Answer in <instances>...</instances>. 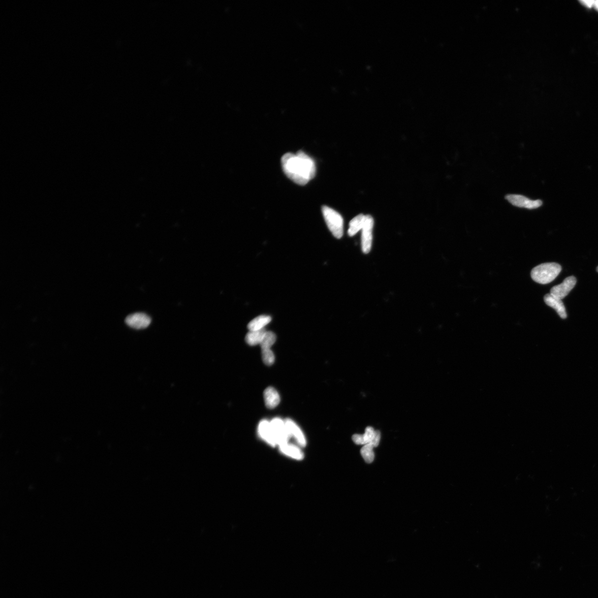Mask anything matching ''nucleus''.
Here are the masks:
<instances>
[{
	"instance_id": "1",
	"label": "nucleus",
	"mask_w": 598,
	"mask_h": 598,
	"mask_svg": "<svg viewBox=\"0 0 598 598\" xmlns=\"http://www.w3.org/2000/svg\"><path fill=\"white\" fill-rule=\"evenodd\" d=\"M281 163L286 176L298 184L303 186L316 176L315 162L303 151L286 153L281 158Z\"/></svg>"
},
{
	"instance_id": "2",
	"label": "nucleus",
	"mask_w": 598,
	"mask_h": 598,
	"mask_svg": "<svg viewBox=\"0 0 598 598\" xmlns=\"http://www.w3.org/2000/svg\"><path fill=\"white\" fill-rule=\"evenodd\" d=\"M562 267L556 263H546L539 265L531 271L533 280L541 285L552 282L558 276Z\"/></svg>"
},
{
	"instance_id": "3",
	"label": "nucleus",
	"mask_w": 598,
	"mask_h": 598,
	"mask_svg": "<svg viewBox=\"0 0 598 598\" xmlns=\"http://www.w3.org/2000/svg\"><path fill=\"white\" fill-rule=\"evenodd\" d=\"M322 212L332 235L337 239L341 238L343 234V220L341 214L326 206L322 207Z\"/></svg>"
},
{
	"instance_id": "4",
	"label": "nucleus",
	"mask_w": 598,
	"mask_h": 598,
	"mask_svg": "<svg viewBox=\"0 0 598 598\" xmlns=\"http://www.w3.org/2000/svg\"><path fill=\"white\" fill-rule=\"evenodd\" d=\"M373 225V217L369 215H365L361 236V247L362 251L365 254H369L371 249Z\"/></svg>"
},
{
	"instance_id": "5",
	"label": "nucleus",
	"mask_w": 598,
	"mask_h": 598,
	"mask_svg": "<svg viewBox=\"0 0 598 598\" xmlns=\"http://www.w3.org/2000/svg\"><path fill=\"white\" fill-rule=\"evenodd\" d=\"M270 423L277 442V447L283 444L289 442L292 438L287 430L285 421L276 418Z\"/></svg>"
},
{
	"instance_id": "6",
	"label": "nucleus",
	"mask_w": 598,
	"mask_h": 598,
	"mask_svg": "<svg viewBox=\"0 0 598 598\" xmlns=\"http://www.w3.org/2000/svg\"><path fill=\"white\" fill-rule=\"evenodd\" d=\"M577 279L575 276H571L566 277L563 282L553 287L550 294L553 297L560 300H562L572 291L576 285Z\"/></svg>"
},
{
	"instance_id": "7",
	"label": "nucleus",
	"mask_w": 598,
	"mask_h": 598,
	"mask_svg": "<svg viewBox=\"0 0 598 598\" xmlns=\"http://www.w3.org/2000/svg\"><path fill=\"white\" fill-rule=\"evenodd\" d=\"M506 199L512 205L520 208L527 209H536L542 205V201L540 200H532L522 195H509L506 196Z\"/></svg>"
},
{
	"instance_id": "8",
	"label": "nucleus",
	"mask_w": 598,
	"mask_h": 598,
	"mask_svg": "<svg viewBox=\"0 0 598 598\" xmlns=\"http://www.w3.org/2000/svg\"><path fill=\"white\" fill-rule=\"evenodd\" d=\"M280 452L286 457L295 461H302L305 458V454L297 444L290 442L283 444L278 447Z\"/></svg>"
},
{
	"instance_id": "9",
	"label": "nucleus",
	"mask_w": 598,
	"mask_h": 598,
	"mask_svg": "<svg viewBox=\"0 0 598 598\" xmlns=\"http://www.w3.org/2000/svg\"><path fill=\"white\" fill-rule=\"evenodd\" d=\"M258 434L260 438L270 447H277V442L270 423L267 420L262 421L258 425Z\"/></svg>"
},
{
	"instance_id": "10",
	"label": "nucleus",
	"mask_w": 598,
	"mask_h": 598,
	"mask_svg": "<svg viewBox=\"0 0 598 598\" xmlns=\"http://www.w3.org/2000/svg\"><path fill=\"white\" fill-rule=\"evenodd\" d=\"M151 322V319L149 316L141 312L131 314L125 319V323L129 327L137 330L147 328Z\"/></svg>"
},
{
	"instance_id": "11",
	"label": "nucleus",
	"mask_w": 598,
	"mask_h": 598,
	"mask_svg": "<svg viewBox=\"0 0 598 598\" xmlns=\"http://www.w3.org/2000/svg\"><path fill=\"white\" fill-rule=\"evenodd\" d=\"M285 423L291 438L293 437L295 440L296 444L301 448H305L306 446L307 442L303 431L291 419H287Z\"/></svg>"
},
{
	"instance_id": "12",
	"label": "nucleus",
	"mask_w": 598,
	"mask_h": 598,
	"mask_svg": "<svg viewBox=\"0 0 598 598\" xmlns=\"http://www.w3.org/2000/svg\"><path fill=\"white\" fill-rule=\"evenodd\" d=\"M545 303L556 311L558 316L562 319H565L567 317L565 307L562 300L553 297L550 293L544 297Z\"/></svg>"
},
{
	"instance_id": "13",
	"label": "nucleus",
	"mask_w": 598,
	"mask_h": 598,
	"mask_svg": "<svg viewBox=\"0 0 598 598\" xmlns=\"http://www.w3.org/2000/svg\"><path fill=\"white\" fill-rule=\"evenodd\" d=\"M264 399L265 404L267 407L269 409H273L276 407L280 402V397L278 392L276 391L275 388L269 387L265 390L264 392Z\"/></svg>"
},
{
	"instance_id": "14",
	"label": "nucleus",
	"mask_w": 598,
	"mask_h": 598,
	"mask_svg": "<svg viewBox=\"0 0 598 598\" xmlns=\"http://www.w3.org/2000/svg\"><path fill=\"white\" fill-rule=\"evenodd\" d=\"M375 433V430L372 427H368L365 430L364 434H354L353 436L352 439L356 445H366L367 444L372 442L374 438Z\"/></svg>"
},
{
	"instance_id": "15",
	"label": "nucleus",
	"mask_w": 598,
	"mask_h": 598,
	"mask_svg": "<svg viewBox=\"0 0 598 598\" xmlns=\"http://www.w3.org/2000/svg\"><path fill=\"white\" fill-rule=\"evenodd\" d=\"M271 321H272V318L270 317L261 316L251 320L248 324V328L249 331L261 330L264 329V327L267 325Z\"/></svg>"
},
{
	"instance_id": "16",
	"label": "nucleus",
	"mask_w": 598,
	"mask_h": 598,
	"mask_svg": "<svg viewBox=\"0 0 598 598\" xmlns=\"http://www.w3.org/2000/svg\"><path fill=\"white\" fill-rule=\"evenodd\" d=\"M365 217V215L360 214L350 221L348 230L349 236L353 237L360 230H362L363 223H364Z\"/></svg>"
},
{
	"instance_id": "17",
	"label": "nucleus",
	"mask_w": 598,
	"mask_h": 598,
	"mask_svg": "<svg viewBox=\"0 0 598 598\" xmlns=\"http://www.w3.org/2000/svg\"><path fill=\"white\" fill-rule=\"evenodd\" d=\"M267 331L264 329L258 331H249L245 336V341L250 346L260 344Z\"/></svg>"
},
{
	"instance_id": "18",
	"label": "nucleus",
	"mask_w": 598,
	"mask_h": 598,
	"mask_svg": "<svg viewBox=\"0 0 598 598\" xmlns=\"http://www.w3.org/2000/svg\"><path fill=\"white\" fill-rule=\"evenodd\" d=\"M374 448L371 444L368 443L363 446L361 450L362 457L368 464L372 463L374 459Z\"/></svg>"
},
{
	"instance_id": "19",
	"label": "nucleus",
	"mask_w": 598,
	"mask_h": 598,
	"mask_svg": "<svg viewBox=\"0 0 598 598\" xmlns=\"http://www.w3.org/2000/svg\"><path fill=\"white\" fill-rule=\"evenodd\" d=\"M276 340V337L274 333L271 331H267L266 335H265L263 341L260 344L262 350L270 349L271 347L275 343Z\"/></svg>"
},
{
	"instance_id": "20",
	"label": "nucleus",
	"mask_w": 598,
	"mask_h": 598,
	"mask_svg": "<svg viewBox=\"0 0 598 598\" xmlns=\"http://www.w3.org/2000/svg\"><path fill=\"white\" fill-rule=\"evenodd\" d=\"M262 356L265 364L267 366L273 364L275 361V356L272 350L270 349L262 350Z\"/></svg>"
},
{
	"instance_id": "21",
	"label": "nucleus",
	"mask_w": 598,
	"mask_h": 598,
	"mask_svg": "<svg viewBox=\"0 0 598 598\" xmlns=\"http://www.w3.org/2000/svg\"><path fill=\"white\" fill-rule=\"evenodd\" d=\"M380 439H381V433L380 432V431L375 430V433L374 438L373 439L372 442L371 443H370V444H371V445L374 448L377 447L379 445Z\"/></svg>"
},
{
	"instance_id": "22",
	"label": "nucleus",
	"mask_w": 598,
	"mask_h": 598,
	"mask_svg": "<svg viewBox=\"0 0 598 598\" xmlns=\"http://www.w3.org/2000/svg\"><path fill=\"white\" fill-rule=\"evenodd\" d=\"M581 3L583 5H584V6H587V7L590 8L592 7L593 6H594L595 2H594V1H581Z\"/></svg>"
},
{
	"instance_id": "23",
	"label": "nucleus",
	"mask_w": 598,
	"mask_h": 598,
	"mask_svg": "<svg viewBox=\"0 0 598 598\" xmlns=\"http://www.w3.org/2000/svg\"><path fill=\"white\" fill-rule=\"evenodd\" d=\"M594 6L595 8L598 10V1L595 2Z\"/></svg>"
},
{
	"instance_id": "24",
	"label": "nucleus",
	"mask_w": 598,
	"mask_h": 598,
	"mask_svg": "<svg viewBox=\"0 0 598 598\" xmlns=\"http://www.w3.org/2000/svg\"><path fill=\"white\" fill-rule=\"evenodd\" d=\"M596 271H597V272H598V267L596 268Z\"/></svg>"
}]
</instances>
